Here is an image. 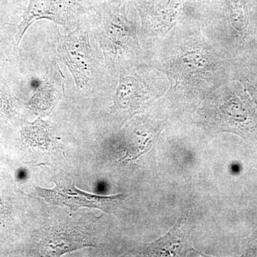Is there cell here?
I'll use <instances>...</instances> for the list:
<instances>
[{"instance_id": "1", "label": "cell", "mask_w": 257, "mask_h": 257, "mask_svg": "<svg viewBox=\"0 0 257 257\" xmlns=\"http://www.w3.org/2000/svg\"><path fill=\"white\" fill-rule=\"evenodd\" d=\"M170 37L157 67L168 79L174 99H202L226 83L222 56L199 35Z\"/></svg>"}, {"instance_id": "2", "label": "cell", "mask_w": 257, "mask_h": 257, "mask_svg": "<svg viewBox=\"0 0 257 257\" xmlns=\"http://www.w3.org/2000/svg\"><path fill=\"white\" fill-rule=\"evenodd\" d=\"M126 3L107 0L85 7L93 36L102 52L108 73L117 77L143 64L138 27L128 18Z\"/></svg>"}, {"instance_id": "3", "label": "cell", "mask_w": 257, "mask_h": 257, "mask_svg": "<svg viewBox=\"0 0 257 257\" xmlns=\"http://www.w3.org/2000/svg\"><path fill=\"white\" fill-rule=\"evenodd\" d=\"M204 124L221 132L257 138V116L249 95L239 82L224 83L207 96L199 110Z\"/></svg>"}, {"instance_id": "4", "label": "cell", "mask_w": 257, "mask_h": 257, "mask_svg": "<svg viewBox=\"0 0 257 257\" xmlns=\"http://www.w3.org/2000/svg\"><path fill=\"white\" fill-rule=\"evenodd\" d=\"M55 54L67 66L79 92L90 95L100 83L103 66L97 50L93 46V35L85 11L79 17L76 28L67 35H57ZM107 70V69H106Z\"/></svg>"}, {"instance_id": "5", "label": "cell", "mask_w": 257, "mask_h": 257, "mask_svg": "<svg viewBox=\"0 0 257 257\" xmlns=\"http://www.w3.org/2000/svg\"><path fill=\"white\" fill-rule=\"evenodd\" d=\"M111 114L122 124L157 96L160 74L145 64L119 74Z\"/></svg>"}, {"instance_id": "6", "label": "cell", "mask_w": 257, "mask_h": 257, "mask_svg": "<svg viewBox=\"0 0 257 257\" xmlns=\"http://www.w3.org/2000/svg\"><path fill=\"white\" fill-rule=\"evenodd\" d=\"M85 7L78 0H30L18 25L15 46L18 48L24 35L35 22L47 20L56 25L69 27L76 25Z\"/></svg>"}, {"instance_id": "7", "label": "cell", "mask_w": 257, "mask_h": 257, "mask_svg": "<svg viewBox=\"0 0 257 257\" xmlns=\"http://www.w3.org/2000/svg\"><path fill=\"white\" fill-rule=\"evenodd\" d=\"M135 3L141 20L140 40L166 36L177 25L181 13L179 0H135Z\"/></svg>"}, {"instance_id": "8", "label": "cell", "mask_w": 257, "mask_h": 257, "mask_svg": "<svg viewBox=\"0 0 257 257\" xmlns=\"http://www.w3.org/2000/svg\"><path fill=\"white\" fill-rule=\"evenodd\" d=\"M37 190L38 195L47 202L55 205L67 206L74 210L81 207L96 208L111 213L124 199L122 194L101 197L87 194L79 190L69 182H58L51 189L37 187Z\"/></svg>"}, {"instance_id": "9", "label": "cell", "mask_w": 257, "mask_h": 257, "mask_svg": "<svg viewBox=\"0 0 257 257\" xmlns=\"http://www.w3.org/2000/svg\"><path fill=\"white\" fill-rule=\"evenodd\" d=\"M65 77L60 66L52 61L45 74L35 84L33 95L29 106L39 114H46L52 110L64 91Z\"/></svg>"}, {"instance_id": "10", "label": "cell", "mask_w": 257, "mask_h": 257, "mask_svg": "<svg viewBox=\"0 0 257 257\" xmlns=\"http://www.w3.org/2000/svg\"><path fill=\"white\" fill-rule=\"evenodd\" d=\"M190 226L187 220L179 219L173 228L147 248L149 256H182L194 251L190 241Z\"/></svg>"}, {"instance_id": "11", "label": "cell", "mask_w": 257, "mask_h": 257, "mask_svg": "<svg viewBox=\"0 0 257 257\" xmlns=\"http://www.w3.org/2000/svg\"><path fill=\"white\" fill-rule=\"evenodd\" d=\"M44 243V253L49 256H59L67 251L87 246V240L73 232H52Z\"/></svg>"}, {"instance_id": "12", "label": "cell", "mask_w": 257, "mask_h": 257, "mask_svg": "<svg viewBox=\"0 0 257 257\" xmlns=\"http://www.w3.org/2000/svg\"><path fill=\"white\" fill-rule=\"evenodd\" d=\"M13 83L14 79L0 65V122L9 121L18 114V101L13 96Z\"/></svg>"}, {"instance_id": "13", "label": "cell", "mask_w": 257, "mask_h": 257, "mask_svg": "<svg viewBox=\"0 0 257 257\" xmlns=\"http://www.w3.org/2000/svg\"><path fill=\"white\" fill-rule=\"evenodd\" d=\"M231 25L238 32L245 31L248 26L247 13L241 0H228Z\"/></svg>"}, {"instance_id": "14", "label": "cell", "mask_w": 257, "mask_h": 257, "mask_svg": "<svg viewBox=\"0 0 257 257\" xmlns=\"http://www.w3.org/2000/svg\"><path fill=\"white\" fill-rule=\"evenodd\" d=\"M236 80L241 83L252 98L257 109V67H243L239 70Z\"/></svg>"}, {"instance_id": "15", "label": "cell", "mask_w": 257, "mask_h": 257, "mask_svg": "<svg viewBox=\"0 0 257 257\" xmlns=\"http://www.w3.org/2000/svg\"><path fill=\"white\" fill-rule=\"evenodd\" d=\"M250 253L257 255V229L253 233L249 241Z\"/></svg>"}]
</instances>
